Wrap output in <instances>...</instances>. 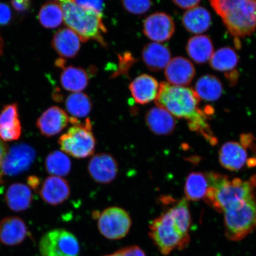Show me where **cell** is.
Instances as JSON below:
<instances>
[{
    "label": "cell",
    "mask_w": 256,
    "mask_h": 256,
    "mask_svg": "<svg viewBox=\"0 0 256 256\" xmlns=\"http://www.w3.org/2000/svg\"><path fill=\"white\" fill-rule=\"evenodd\" d=\"M200 98L193 88L180 87L162 82L159 86L155 103L158 107L164 108L172 116L187 120L190 129L200 133L211 145L217 143L209 124L210 115L206 108L201 110Z\"/></svg>",
    "instance_id": "cell-1"
},
{
    "label": "cell",
    "mask_w": 256,
    "mask_h": 256,
    "mask_svg": "<svg viewBox=\"0 0 256 256\" xmlns=\"http://www.w3.org/2000/svg\"><path fill=\"white\" fill-rule=\"evenodd\" d=\"M210 187L204 200L219 212H224L242 202L254 196V188L250 182L210 172L206 174Z\"/></svg>",
    "instance_id": "cell-2"
},
{
    "label": "cell",
    "mask_w": 256,
    "mask_h": 256,
    "mask_svg": "<svg viewBox=\"0 0 256 256\" xmlns=\"http://www.w3.org/2000/svg\"><path fill=\"white\" fill-rule=\"evenodd\" d=\"M224 24L236 38L250 36L256 28V2L212 0L210 2Z\"/></svg>",
    "instance_id": "cell-3"
},
{
    "label": "cell",
    "mask_w": 256,
    "mask_h": 256,
    "mask_svg": "<svg viewBox=\"0 0 256 256\" xmlns=\"http://www.w3.org/2000/svg\"><path fill=\"white\" fill-rule=\"evenodd\" d=\"M62 9L64 23L78 35L83 42L89 40L98 42L105 46L103 34L106 28L102 22V16L75 4L74 1L59 2Z\"/></svg>",
    "instance_id": "cell-4"
},
{
    "label": "cell",
    "mask_w": 256,
    "mask_h": 256,
    "mask_svg": "<svg viewBox=\"0 0 256 256\" xmlns=\"http://www.w3.org/2000/svg\"><path fill=\"white\" fill-rule=\"evenodd\" d=\"M226 236L238 242L256 228V198L252 196L224 211Z\"/></svg>",
    "instance_id": "cell-5"
},
{
    "label": "cell",
    "mask_w": 256,
    "mask_h": 256,
    "mask_svg": "<svg viewBox=\"0 0 256 256\" xmlns=\"http://www.w3.org/2000/svg\"><path fill=\"white\" fill-rule=\"evenodd\" d=\"M149 236L161 254L168 256L174 250L184 249L190 242L176 226L170 214L167 210L152 220Z\"/></svg>",
    "instance_id": "cell-6"
},
{
    "label": "cell",
    "mask_w": 256,
    "mask_h": 256,
    "mask_svg": "<svg viewBox=\"0 0 256 256\" xmlns=\"http://www.w3.org/2000/svg\"><path fill=\"white\" fill-rule=\"evenodd\" d=\"M96 140L88 119L84 123L73 124L66 133L60 136L58 144L60 150L74 158L82 159L94 154Z\"/></svg>",
    "instance_id": "cell-7"
},
{
    "label": "cell",
    "mask_w": 256,
    "mask_h": 256,
    "mask_svg": "<svg viewBox=\"0 0 256 256\" xmlns=\"http://www.w3.org/2000/svg\"><path fill=\"white\" fill-rule=\"evenodd\" d=\"M42 256H79L80 246L74 234L65 229L50 230L39 242Z\"/></svg>",
    "instance_id": "cell-8"
},
{
    "label": "cell",
    "mask_w": 256,
    "mask_h": 256,
    "mask_svg": "<svg viewBox=\"0 0 256 256\" xmlns=\"http://www.w3.org/2000/svg\"><path fill=\"white\" fill-rule=\"evenodd\" d=\"M132 226V219L126 210L118 206L105 209L98 218V228L105 238L120 240L129 233Z\"/></svg>",
    "instance_id": "cell-9"
},
{
    "label": "cell",
    "mask_w": 256,
    "mask_h": 256,
    "mask_svg": "<svg viewBox=\"0 0 256 256\" xmlns=\"http://www.w3.org/2000/svg\"><path fill=\"white\" fill-rule=\"evenodd\" d=\"M36 156V151L28 144H16L8 150L2 166V174L15 176L27 171Z\"/></svg>",
    "instance_id": "cell-10"
},
{
    "label": "cell",
    "mask_w": 256,
    "mask_h": 256,
    "mask_svg": "<svg viewBox=\"0 0 256 256\" xmlns=\"http://www.w3.org/2000/svg\"><path fill=\"white\" fill-rule=\"evenodd\" d=\"M90 176L96 183L108 184L116 178L119 165L114 156L108 153H99L92 156L88 163Z\"/></svg>",
    "instance_id": "cell-11"
},
{
    "label": "cell",
    "mask_w": 256,
    "mask_h": 256,
    "mask_svg": "<svg viewBox=\"0 0 256 256\" xmlns=\"http://www.w3.org/2000/svg\"><path fill=\"white\" fill-rule=\"evenodd\" d=\"M175 31V24L170 16L156 12L146 17L144 21L143 32L150 40L163 42L170 40Z\"/></svg>",
    "instance_id": "cell-12"
},
{
    "label": "cell",
    "mask_w": 256,
    "mask_h": 256,
    "mask_svg": "<svg viewBox=\"0 0 256 256\" xmlns=\"http://www.w3.org/2000/svg\"><path fill=\"white\" fill-rule=\"evenodd\" d=\"M70 118L62 108L52 106L42 114L36 122L37 128L44 136L51 137L62 132L71 123Z\"/></svg>",
    "instance_id": "cell-13"
},
{
    "label": "cell",
    "mask_w": 256,
    "mask_h": 256,
    "mask_svg": "<svg viewBox=\"0 0 256 256\" xmlns=\"http://www.w3.org/2000/svg\"><path fill=\"white\" fill-rule=\"evenodd\" d=\"M40 193L44 202L58 206L68 199L71 195V188L65 178L51 176L44 179Z\"/></svg>",
    "instance_id": "cell-14"
},
{
    "label": "cell",
    "mask_w": 256,
    "mask_h": 256,
    "mask_svg": "<svg viewBox=\"0 0 256 256\" xmlns=\"http://www.w3.org/2000/svg\"><path fill=\"white\" fill-rule=\"evenodd\" d=\"M194 75L193 64L184 57L174 58L166 67V78L169 84L174 86L186 87L190 85Z\"/></svg>",
    "instance_id": "cell-15"
},
{
    "label": "cell",
    "mask_w": 256,
    "mask_h": 256,
    "mask_svg": "<svg viewBox=\"0 0 256 256\" xmlns=\"http://www.w3.org/2000/svg\"><path fill=\"white\" fill-rule=\"evenodd\" d=\"M28 235L26 225L20 218L8 216L0 222V242L7 246H15L24 242Z\"/></svg>",
    "instance_id": "cell-16"
},
{
    "label": "cell",
    "mask_w": 256,
    "mask_h": 256,
    "mask_svg": "<svg viewBox=\"0 0 256 256\" xmlns=\"http://www.w3.org/2000/svg\"><path fill=\"white\" fill-rule=\"evenodd\" d=\"M22 134V126L16 104L6 106L0 114V139L4 142L18 140Z\"/></svg>",
    "instance_id": "cell-17"
},
{
    "label": "cell",
    "mask_w": 256,
    "mask_h": 256,
    "mask_svg": "<svg viewBox=\"0 0 256 256\" xmlns=\"http://www.w3.org/2000/svg\"><path fill=\"white\" fill-rule=\"evenodd\" d=\"M159 86L158 80L148 74H142L134 79L130 85L131 94L136 103L146 104L155 100Z\"/></svg>",
    "instance_id": "cell-18"
},
{
    "label": "cell",
    "mask_w": 256,
    "mask_h": 256,
    "mask_svg": "<svg viewBox=\"0 0 256 256\" xmlns=\"http://www.w3.org/2000/svg\"><path fill=\"white\" fill-rule=\"evenodd\" d=\"M146 122L149 130L156 135H170L175 130L176 122L174 116L164 108L154 107L147 112Z\"/></svg>",
    "instance_id": "cell-19"
},
{
    "label": "cell",
    "mask_w": 256,
    "mask_h": 256,
    "mask_svg": "<svg viewBox=\"0 0 256 256\" xmlns=\"http://www.w3.org/2000/svg\"><path fill=\"white\" fill-rule=\"evenodd\" d=\"M52 46L60 56L72 58L79 52L81 40L74 32L68 28H63L54 35Z\"/></svg>",
    "instance_id": "cell-20"
},
{
    "label": "cell",
    "mask_w": 256,
    "mask_h": 256,
    "mask_svg": "<svg viewBox=\"0 0 256 256\" xmlns=\"http://www.w3.org/2000/svg\"><path fill=\"white\" fill-rule=\"evenodd\" d=\"M219 161L223 168L231 171H238L248 162V153L242 144L226 142L220 150Z\"/></svg>",
    "instance_id": "cell-21"
},
{
    "label": "cell",
    "mask_w": 256,
    "mask_h": 256,
    "mask_svg": "<svg viewBox=\"0 0 256 256\" xmlns=\"http://www.w3.org/2000/svg\"><path fill=\"white\" fill-rule=\"evenodd\" d=\"M142 60L147 68L158 72L166 68L171 60L169 48L158 42L146 44L142 52Z\"/></svg>",
    "instance_id": "cell-22"
},
{
    "label": "cell",
    "mask_w": 256,
    "mask_h": 256,
    "mask_svg": "<svg viewBox=\"0 0 256 256\" xmlns=\"http://www.w3.org/2000/svg\"><path fill=\"white\" fill-rule=\"evenodd\" d=\"M5 200L10 209L16 212H20L30 207L33 196L28 186L17 183L9 186L6 192Z\"/></svg>",
    "instance_id": "cell-23"
},
{
    "label": "cell",
    "mask_w": 256,
    "mask_h": 256,
    "mask_svg": "<svg viewBox=\"0 0 256 256\" xmlns=\"http://www.w3.org/2000/svg\"><path fill=\"white\" fill-rule=\"evenodd\" d=\"M88 76L86 70L74 66L63 68L60 76L62 87L66 91L79 92L84 90L88 85Z\"/></svg>",
    "instance_id": "cell-24"
},
{
    "label": "cell",
    "mask_w": 256,
    "mask_h": 256,
    "mask_svg": "<svg viewBox=\"0 0 256 256\" xmlns=\"http://www.w3.org/2000/svg\"><path fill=\"white\" fill-rule=\"evenodd\" d=\"M211 16L208 10L196 7L185 12L182 22L186 30L193 34H202L210 28Z\"/></svg>",
    "instance_id": "cell-25"
},
{
    "label": "cell",
    "mask_w": 256,
    "mask_h": 256,
    "mask_svg": "<svg viewBox=\"0 0 256 256\" xmlns=\"http://www.w3.org/2000/svg\"><path fill=\"white\" fill-rule=\"evenodd\" d=\"M186 50L195 62L204 64L210 60L214 54V46L210 38L206 35H198L188 40Z\"/></svg>",
    "instance_id": "cell-26"
},
{
    "label": "cell",
    "mask_w": 256,
    "mask_h": 256,
    "mask_svg": "<svg viewBox=\"0 0 256 256\" xmlns=\"http://www.w3.org/2000/svg\"><path fill=\"white\" fill-rule=\"evenodd\" d=\"M195 92L200 99L207 102H214L222 97L223 88L219 78L213 75H206L198 79Z\"/></svg>",
    "instance_id": "cell-27"
},
{
    "label": "cell",
    "mask_w": 256,
    "mask_h": 256,
    "mask_svg": "<svg viewBox=\"0 0 256 256\" xmlns=\"http://www.w3.org/2000/svg\"><path fill=\"white\" fill-rule=\"evenodd\" d=\"M210 187L207 174L192 172L186 180L184 192L188 200L196 201L204 199Z\"/></svg>",
    "instance_id": "cell-28"
},
{
    "label": "cell",
    "mask_w": 256,
    "mask_h": 256,
    "mask_svg": "<svg viewBox=\"0 0 256 256\" xmlns=\"http://www.w3.org/2000/svg\"><path fill=\"white\" fill-rule=\"evenodd\" d=\"M174 220L176 226L182 235L190 238V229L191 217L188 200L186 198L175 203L168 210Z\"/></svg>",
    "instance_id": "cell-29"
},
{
    "label": "cell",
    "mask_w": 256,
    "mask_h": 256,
    "mask_svg": "<svg viewBox=\"0 0 256 256\" xmlns=\"http://www.w3.org/2000/svg\"><path fill=\"white\" fill-rule=\"evenodd\" d=\"M44 164L48 174L63 178L70 174L72 168V160L68 156L58 150L47 156Z\"/></svg>",
    "instance_id": "cell-30"
},
{
    "label": "cell",
    "mask_w": 256,
    "mask_h": 256,
    "mask_svg": "<svg viewBox=\"0 0 256 256\" xmlns=\"http://www.w3.org/2000/svg\"><path fill=\"white\" fill-rule=\"evenodd\" d=\"M38 19L43 27L46 28H58L64 22L62 6L59 2H49L40 8Z\"/></svg>",
    "instance_id": "cell-31"
},
{
    "label": "cell",
    "mask_w": 256,
    "mask_h": 256,
    "mask_svg": "<svg viewBox=\"0 0 256 256\" xmlns=\"http://www.w3.org/2000/svg\"><path fill=\"white\" fill-rule=\"evenodd\" d=\"M238 63V56L232 48L225 47L216 51L210 59V66L216 71L230 72Z\"/></svg>",
    "instance_id": "cell-32"
},
{
    "label": "cell",
    "mask_w": 256,
    "mask_h": 256,
    "mask_svg": "<svg viewBox=\"0 0 256 256\" xmlns=\"http://www.w3.org/2000/svg\"><path fill=\"white\" fill-rule=\"evenodd\" d=\"M90 98L83 92H72L66 101V110L74 118H83L88 116L92 110Z\"/></svg>",
    "instance_id": "cell-33"
},
{
    "label": "cell",
    "mask_w": 256,
    "mask_h": 256,
    "mask_svg": "<svg viewBox=\"0 0 256 256\" xmlns=\"http://www.w3.org/2000/svg\"><path fill=\"white\" fill-rule=\"evenodd\" d=\"M123 7L131 14L140 15L149 11L152 6V2L148 0H138V1H122Z\"/></svg>",
    "instance_id": "cell-34"
},
{
    "label": "cell",
    "mask_w": 256,
    "mask_h": 256,
    "mask_svg": "<svg viewBox=\"0 0 256 256\" xmlns=\"http://www.w3.org/2000/svg\"><path fill=\"white\" fill-rule=\"evenodd\" d=\"M75 4L80 7L89 10L96 14L102 16L104 8V2L103 1H74Z\"/></svg>",
    "instance_id": "cell-35"
},
{
    "label": "cell",
    "mask_w": 256,
    "mask_h": 256,
    "mask_svg": "<svg viewBox=\"0 0 256 256\" xmlns=\"http://www.w3.org/2000/svg\"><path fill=\"white\" fill-rule=\"evenodd\" d=\"M104 256H146L142 248L136 246L121 248L114 254Z\"/></svg>",
    "instance_id": "cell-36"
},
{
    "label": "cell",
    "mask_w": 256,
    "mask_h": 256,
    "mask_svg": "<svg viewBox=\"0 0 256 256\" xmlns=\"http://www.w3.org/2000/svg\"><path fill=\"white\" fill-rule=\"evenodd\" d=\"M12 18V12L8 4L0 2V25L10 24Z\"/></svg>",
    "instance_id": "cell-37"
},
{
    "label": "cell",
    "mask_w": 256,
    "mask_h": 256,
    "mask_svg": "<svg viewBox=\"0 0 256 256\" xmlns=\"http://www.w3.org/2000/svg\"><path fill=\"white\" fill-rule=\"evenodd\" d=\"M11 4L16 11L20 12H27L31 6L30 2L28 0L12 1L11 2Z\"/></svg>",
    "instance_id": "cell-38"
},
{
    "label": "cell",
    "mask_w": 256,
    "mask_h": 256,
    "mask_svg": "<svg viewBox=\"0 0 256 256\" xmlns=\"http://www.w3.org/2000/svg\"><path fill=\"white\" fill-rule=\"evenodd\" d=\"M200 1L198 0H190V1H180L176 0L174 1V4L182 9H192L196 8L200 4Z\"/></svg>",
    "instance_id": "cell-39"
},
{
    "label": "cell",
    "mask_w": 256,
    "mask_h": 256,
    "mask_svg": "<svg viewBox=\"0 0 256 256\" xmlns=\"http://www.w3.org/2000/svg\"><path fill=\"white\" fill-rule=\"evenodd\" d=\"M254 136L251 134H243L240 137L242 146L244 148H254Z\"/></svg>",
    "instance_id": "cell-40"
},
{
    "label": "cell",
    "mask_w": 256,
    "mask_h": 256,
    "mask_svg": "<svg viewBox=\"0 0 256 256\" xmlns=\"http://www.w3.org/2000/svg\"><path fill=\"white\" fill-rule=\"evenodd\" d=\"M8 150V148L7 144H6L5 142H3L2 140L0 139V184L2 183V166L5 156L6 154H7Z\"/></svg>",
    "instance_id": "cell-41"
},
{
    "label": "cell",
    "mask_w": 256,
    "mask_h": 256,
    "mask_svg": "<svg viewBox=\"0 0 256 256\" xmlns=\"http://www.w3.org/2000/svg\"><path fill=\"white\" fill-rule=\"evenodd\" d=\"M225 76L228 80L230 85L235 86L238 82L239 78V72L238 70H234L232 72H226Z\"/></svg>",
    "instance_id": "cell-42"
},
{
    "label": "cell",
    "mask_w": 256,
    "mask_h": 256,
    "mask_svg": "<svg viewBox=\"0 0 256 256\" xmlns=\"http://www.w3.org/2000/svg\"><path fill=\"white\" fill-rule=\"evenodd\" d=\"M28 184L34 190H37L40 184L39 178L36 176H31L28 178Z\"/></svg>",
    "instance_id": "cell-43"
},
{
    "label": "cell",
    "mask_w": 256,
    "mask_h": 256,
    "mask_svg": "<svg viewBox=\"0 0 256 256\" xmlns=\"http://www.w3.org/2000/svg\"><path fill=\"white\" fill-rule=\"evenodd\" d=\"M250 183L251 184L252 188H256V175L252 176L250 180L249 181Z\"/></svg>",
    "instance_id": "cell-44"
},
{
    "label": "cell",
    "mask_w": 256,
    "mask_h": 256,
    "mask_svg": "<svg viewBox=\"0 0 256 256\" xmlns=\"http://www.w3.org/2000/svg\"><path fill=\"white\" fill-rule=\"evenodd\" d=\"M3 50H4V42H3V40L0 36V56L2 55Z\"/></svg>",
    "instance_id": "cell-45"
}]
</instances>
